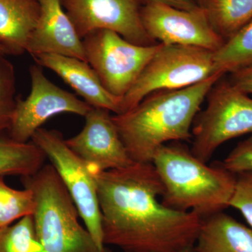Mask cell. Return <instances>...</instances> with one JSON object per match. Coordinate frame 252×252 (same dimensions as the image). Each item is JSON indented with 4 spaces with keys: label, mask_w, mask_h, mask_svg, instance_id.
<instances>
[{
    "label": "cell",
    "mask_w": 252,
    "mask_h": 252,
    "mask_svg": "<svg viewBox=\"0 0 252 252\" xmlns=\"http://www.w3.org/2000/svg\"><path fill=\"white\" fill-rule=\"evenodd\" d=\"M199 4H200V1H202V0H198Z\"/></svg>",
    "instance_id": "f1b7e54d"
},
{
    "label": "cell",
    "mask_w": 252,
    "mask_h": 252,
    "mask_svg": "<svg viewBox=\"0 0 252 252\" xmlns=\"http://www.w3.org/2000/svg\"><path fill=\"white\" fill-rule=\"evenodd\" d=\"M94 176L104 245L124 252H181L195 245L203 219L159 201L164 187L152 162Z\"/></svg>",
    "instance_id": "6da1fadb"
},
{
    "label": "cell",
    "mask_w": 252,
    "mask_h": 252,
    "mask_svg": "<svg viewBox=\"0 0 252 252\" xmlns=\"http://www.w3.org/2000/svg\"><path fill=\"white\" fill-rule=\"evenodd\" d=\"M229 207L240 211L252 228V172L240 174L237 177Z\"/></svg>",
    "instance_id": "603a6c76"
},
{
    "label": "cell",
    "mask_w": 252,
    "mask_h": 252,
    "mask_svg": "<svg viewBox=\"0 0 252 252\" xmlns=\"http://www.w3.org/2000/svg\"><path fill=\"white\" fill-rule=\"evenodd\" d=\"M35 200L31 189L11 188L0 175V228L12 224L16 220L32 215Z\"/></svg>",
    "instance_id": "ffe728a7"
},
{
    "label": "cell",
    "mask_w": 252,
    "mask_h": 252,
    "mask_svg": "<svg viewBox=\"0 0 252 252\" xmlns=\"http://www.w3.org/2000/svg\"><path fill=\"white\" fill-rule=\"evenodd\" d=\"M152 162L164 187L165 206L193 211L202 219L229 207L237 177L221 164L208 166L178 142L160 147Z\"/></svg>",
    "instance_id": "3957f363"
},
{
    "label": "cell",
    "mask_w": 252,
    "mask_h": 252,
    "mask_svg": "<svg viewBox=\"0 0 252 252\" xmlns=\"http://www.w3.org/2000/svg\"><path fill=\"white\" fill-rule=\"evenodd\" d=\"M0 252H43L32 215L0 228Z\"/></svg>",
    "instance_id": "44dd1931"
},
{
    "label": "cell",
    "mask_w": 252,
    "mask_h": 252,
    "mask_svg": "<svg viewBox=\"0 0 252 252\" xmlns=\"http://www.w3.org/2000/svg\"><path fill=\"white\" fill-rule=\"evenodd\" d=\"M220 80L207 94L206 108L198 113L192 126L190 152L206 163L222 144L252 133V98L230 81Z\"/></svg>",
    "instance_id": "8992f818"
},
{
    "label": "cell",
    "mask_w": 252,
    "mask_h": 252,
    "mask_svg": "<svg viewBox=\"0 0 252 252\" xmlns=\"http://www.w3.org/2000/svg\"><path fill=\"white\" fill-rule=\"evenodd\" d=\"M40 14L27 48L31 56L56 54L86 61L82 39L61 0H38Z\"/></svg>",
    "instance_id": "4fadbf2b"
},
{
    "label": "cell",
    "mask_w": 252,
    "mask_h": 252,
    "mask_svg": "<svg viewBox=\"0 0 252 252\" xmlns=\"http://www.w3.org/2000/svg\"><path fill=\"white\" fill-rule=\"evenodd\" d=\"M46 157L32 141L17 142L10 137H0V175H34L45 165Z\"/></svg>",
    "instance_id": "ac0fdd59"
},
{
    "label": "cell",
    "mask_w": 252,
    "mask_h": 252,
    "mask_svg": "<svg viewBox=\"0 0 252 252\" xmlns=\"http://www.w3.org/2000/svg\"><path fill=\"white\" fill-rule=\"evenodd\" d=\"M0 54L4 55V56H6V54H5L4 53V49H2V47H1V45H0Z\"/></svg>",
    "instance_id": "83f0119b"
},
{
    "label": "cell",
    "mask_w": 252,
    "mask_h": 252,
    "mask_svg": "<svg viewBox=\"0 0 252 252\" xmlns=\"http://www.w3.org/2000/svg\"><path fill=\"white\" fill-rule=\"evenodd\" d=\"M82 41L86 62L106 90L122 98L160 45H137L107 30L93 32Z\"/></svg>",
    "instance_id": "ba28073f"
},
{
    "label": "cell",
    "mask_w": 252,
    "mask_h": 252,
    "mask_svg": "<svg viewBox=\"0 0 252 252\" xmlns=\"http://www.w3.org/2000/svg\"><path fill=\"white\" fill-rule=\"evenodd\" d=\"M51 160L77 207L97 248L106 252L97 185L85 162L66 144L58 130L39 128L31 139Z\"/></svg>",
    "instance_id": "52a82bcc"
},
{
    "label": "cell",
    "mask_w": 252,
    "mask_h": 252,
    "mask_svg": "<svg viewBox=\"0 0 252 252\" xmlns=\"http://www.w3.org/2000/svg\"><path fill=\"white\" fill-rule=\"evenodd\" d=\"M214 58L217 69L223 74L252 66V20L225 41Z\"/></svg>",
    "instance_id": "d6986e66"
},
{
    "label": "cell",
    "mask_w": 252,
    "mask_h": 252,
    "mask_svg": "<svg viewBox=\"0 0 252 252\" xmlns=\"http://www.w3.org/2000/svg\"><path fill=\"white\" fill-rule=\"evenodd\" d=\"M220 164L235 175L252 172V135L238 143Z\"/></svg>",
    "instance_id": "cb8c5ba5"
},
{
    "label": "cell",
    "mask_w": 252,
    "mask_h": 252,
    "mask_svg": "<svg viewBox=\"0 0 252 252\" xmlns=\"http://www.w3.org/2000/svg\"><path fill=\"white\" fill-rule=\"evenodd\" d=\"M141 17L149 36L164 45L197 46L215 52L225 42L211 27L201 7L187 11L146 2Z\"/></svg>",
    "instance_id": "8fae6325"
},
{
    "label": "cell",
    "mask_w": 252,
    "mask_h": 252,
    "mask_svg": "<svg viewBox=\"0 0 252 252\" xmlns=\"http://www.w3.org/2000/svg\"><path fill=\"white\" fill-rule=\"evenodd\" d=\"M17 98L14 64L6 56L0 54V137L9 130Z\"/></svg>",
    "instance_id": "7402d4cb"
},
{
    "label": "cell",
    "mask_w": 252,
    "mask_h": 252,
    "mask_svg": "<svg viewBox=\"0 0 252 252\" xmlns=\"http://www.w3.org/2000/svg\"><path fill=\"white\" fill-rule=\"evenodd\" d=\"M223 74L185 89L152 93L127 112L112 115L131 160L152 162L158 149L170 142L192 139L200 106Z\"/></svg>",
    "instance_id": "7a4b0ae2"
},
{
    "label": "cell",
    "mask_w": 252,
    "mask_h": 252,
    "mask_svg": "<svg viewBox=\"0 0 252 252\" xmlns=\"http://www.w3.org/2000/svg\"><path fill=\"white\" fill-rule=\"evenodd\" d=\"M21 178L35 200L32 216L43 252H102L79 223L77 207L51 164Z\"/></svg>",
    "instance_id": "277c9868"
},
{
    "label": "cell",
    "mask_w": 252,
    "mask_h": 252,
    "mask_svg": "<svg viewBox=\"0 0 252 252\" xmlns=\"http://www.w3.org/2000/svg\"><path fill=\"white\" fill-rule=\"evenodd\" d=\"M214 54L215 51L197 46L160 44L123 97L122 114L152 93L185 89L217 74H223L217 69Z\"/></svg>",
    "instance_id": "5b68a950"
},
{
    "label": "cell",
    "mask_w": 252,
    "mask_h": 252,
    "mask_svg": "<svg viewBox=\"0 0 252 252\" xmlns=\"http://www.w3.org/2000/svg\"><path fill=\"white\" fill-rule=\"evenodd\" d=\"M39 14L38 0H0V45L6 56L27 52Z\"/></svg>",
    "instance_id": "9a60e30c"
},
{
    "label": "cell",
    "mask_w": 252,
    "mask_h": 252,
    "mask_svg": "<svg viewBox=\"0 0 252 252\" xmlns=\"http://www.w3.org/2000/svg\"><path fill=\"white\" fill-rule=\"evenodd\" d=\"M146 2L158 3L177 8V9L193 11L200 9L198 0H145Z\"/></svg>",
    "instance_id": "484cf974"
},
{
    "label": "cell",
    "mask_w": 252,
    "mask_h": 252,
    "mask_svg": "<svg viewBox=\"0 0 252 252\" xmlns=\"http://www.w3.org/2000/svg\"><path fill=\"white\" fill-rule=\"evenodd\" d=\"M106 252H112L109 251V250H107L106 249ZM181 252H196L195 250V248H194V246L193 247H190V248H188L187 249H185V250H184L183 251H182Z\"/></svg>",
    "instance_id": "4316f807"
},
{
    "label": "cell",
    "mask_w": 252,
    "mask_h": 252,
    "mask_svg": "<svg viewBox=\"0 0 252 252\" xmlns=\"http://www.w3.org/2000/svg\"><path fill=\"white\" fill-rule=\"evenodd\" d=\"M196 252H252V228L220 212L203 219Z\"/></svg>",
    "instance_id": "2e32d148"
},
{
    "label": "cell",
    "mask_w": 252,
    "mask_h": 252,
    "mask_svg": "<svg viewBox=\"0 0 252 252\" xmlns=\"http://www.w3.org/2000/svg\"><path fill=\"white\" fill-rule=\"evenodd\" d=\"M81 39L93 32L107 30L132 44H158L144 29L141 13L145 0H61Z\"/></svg>",
    "instance_id": "30bf717a"
},
{
    "label": "cell",
    "mask_w": 252,
    "mask_h": 252,
    "mask_svg": "<svg viewBox=\"0 0 252 252\" xmlns=\"http://www.w3.org/2000/svg\"><path fill=\"white\" fill-rule=\"evenodd\" d=\"M85 119L82 130L65 142L85 162L93 175L128 166L134 162L123 143L110 112L92 107Z\"/></svg>",
    "instance_id": "7c38bea8"
},
{
    "label": "cell",
    "mask_w": 252,
    "mask_h": 252,
    "mask_svg": "<svg viewBox=\"0 0 252 252\" xmlns=\"http://www.w3.org/2000/svg\"><path fill=\"white\" fill-rule=\"evenodd\" d=\"M32 57L38 65L58 74L91 107L122 114V97L113 95L106 90L98 76L86 61L56 54H37Z\"/></svg>",
    "instance_id": "5bb4252c"
},
{
    "label": "cell",
    "mask_w": 252,
    "mask_h": 252,
    "mask_svg": "<svg viewBox=\"0 0 252 252\" xmlns=\"http://www.w3.org/2000/svg\"><path fill=\"white\" fill-rule=\"evenodd\" d=\"M230 82L246 94H252V66L231 73Z\"/></svg>",
    "instance_id": "d4e9b609"
},
{
    "label": "cell",
    "mask_w": 252,
    "mask_h": 252,
    "mask_svg": "<svg viewBox=\"0 0 252 252\" xmlns=\"http://www.w3.org/2000/svg\"><path fill=\"white\" fill-rule=\"evenodd\" d=\"M200 6L211 27L224 41L252 20V0H202Z\"/></svg>",
    "instance_id": "e0dca14e"
},
{
    "label": "cell",
    "mask_w": 252,
    "mask_h": 252,
    "mask_svg": "<svg viewBox=\"0 0 252 252\" xmlns=\"http://www.w3.org/2000/svg\"><path fill=\"white\" fill-rule=\"evenodd\" d=\"M29 72L31 93L26 99L18 97L8 131L12 140L23 143L30 142L43 124L54 116L69 113L85 117L92 109L85 101L50 81L41 66L32 64Z\"/></svg>",
    "instance_id": "9c48e42d"
}]
</instances>
